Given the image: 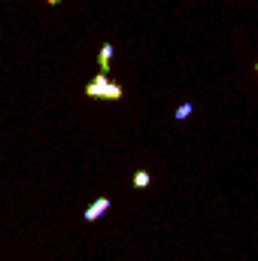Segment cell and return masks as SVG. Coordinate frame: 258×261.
Masks as SVG:
<instances>
[{
	"instance_id": "6da1fadb",
	"label": "cell",
	"mask_w": 258,
	"mask_h": 261,
	"mask_svg": "<svg viewBox=\"0 0 258 261\" xmlns=\"http://www.w3.org/2000/svg\"><path fill=\"white\" fill-rule=\"evenodd\" d=\"M85 97H91V100H122V85L113 82L110 73L97 70V76L85 85Z\"/></svg>"
},
{
	"instance_id": "7a4b0ae2",
	"label": "cell",
	"mask_w": 258,
	"mask_h": 261,
	"mask_svg": "<svg viewBox=\"0 0 258 261\" xmlns=\"http://www.w3.org/2000/svg\"><path fill=\"white\" fill-rule=\"evenodd\" d=\"M107 210H110V197H97V200L85 210V222H97Z\"/></svg>"
},
{
	"instance_id": "3957f363",
	"label": "cell",
	"mask_w": 258,
	"mask_h": 261,
	"mask_svg": "<svg viewBox=\"0 0 258 261\" xmlns=\"http://www.w3.org/2000/svg\"><path fill=\"white\" fill-rule=\"evenodd\" d=\"M97 61H100V73H110V61H113V46H110V43H107V46H100Z\"/></svg>"
},
{
	"instance_id": "277c9868",
	"label": "cell",
	"mask_w": 258,
	"mask_h": 261,
	"mask_svg": "<svg viewBox=\"0 0 258 261\" xmlns=\"http://www.w3.org/2000/svg\"><path fill=\"white\" fill-rule=\"evenodd\" d=\"M149 182H152V176H149L146 170H137V173H134V186H137V189H146Z\"/></svg>"
},
{
	"instance_id": "5b68a950",
	"label": "cell",
	"mask_w": 258,
	"mask_h": 261,
	"mask_svg": "<svg viewBox=\"0 0 258 261\" xmlns=\"http://www.w3.org/2000/svg\"><path fill=\"white\" fill-rule=\"evenodd\" d=\"M194 113V103H183V107H176V113H173V119H189Z\"/></svg>"
},
{
	"instance_id": "8992f818",
	"label": "cell",
	"mask_w": 258,
	"mask_h": 261,
	"mask_svg": "<svg viewBox=\"0 0 258 261\" xmlns=\"http://www.w3.org/2000/svg\"><path fill=\"white\" fill-rule=\"evenodd\" d=\"M46 3H49V6H55V3H61V0H46Z\"/></svg>"
},
{
	"instance_id": "52a82bcc",
	"label": "cell",
	"mask_w": 258,
	"mask_h": 261,
	"mask_svg": "<svg viewBox=\"0 0 258 261\" xmlns=\"http://www.w3.org/2000/svg\"><path fill=\"white\" fill-rule=\"evenodd\" d=\"M255 70H258V64H255Z\"/></svg>"
}]
</instances>
